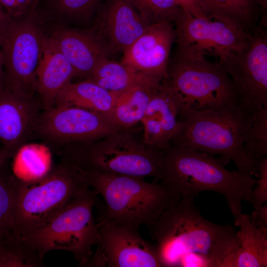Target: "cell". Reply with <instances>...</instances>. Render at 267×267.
I'll return each instance as SVG.
<instances>
[{"label": "cell", "instance_id": "obj_1", "mask_svg": "<svg viewBox=\"0 0 267 267\" xmlns=\"http://www.w3.org/2000/svg\"><path fill=\"white\" fill-rule=\"evenodd\" d=\"M194 198L174 201L147 226L162 267H220L233 246L235 227L206 219Z\"/></svg>", "mask_w": 267, "mask_h": 267}, {"label": "cell", "instance_id": "obj_2", "mask_svg": "<svg viewBox=\"0 0 267 267\" xmlns=\"http://www.w3.org/2000/svg\"><path fill=\"white\" fill-rule=\"evenodd\" d=\"M224 161L190 148L170 145L164 151L158 179L180 197H195L205 191L222 195L234 218L257 182L253 176L224 168Z\"/></svg>", "mask_w": 267, "mask_h": 267}, {"label": "cell", "instance_id": "obj_3", "mask_svg": "<svg viewBox=\"0 0 267 267\" xmlns=\"http://www.w3.org/2000/svg\"><path fill=\"white\" fill-rule=\"evenodd\" d=\"M253 115L239 104L224 105L180 114V127L170 145L184 147L232 161L237 170L258 177V162L248 155L244 141Z\"/></svg>", "mask_w": 267, "mask_h": 267}, {"label": "cell", "instance_id": "obj_4", "mask_svg": "<svg viewBox=\"0 0 267 267\" xmlns=\"http://www.w3.org/2000/svg\"><path fill=\"white\" fill-rule=\"evenodd\" d=\"M76 167L84 182L104 200L107 209L102 218L114 223L136 229L148 226L181 198L160 182Z\"/></svg>", "mask_w": 267, "mask_h": 267}, {"label": "cell", "instance_id": "obj_5", "mask_svg": "<svg viewBox=\"0 0 267 267\" xmlns=\"http://www.w3.org/2000/svg\"><path fill=\"white\" fill-rule=\"evenodd\" d=\"M164 151L121 130L94 141L61 146L59 153L61 160L80 168L159 179Z\"/></svg>", "mask_w": 267, "mask_h": 267}, {"label": "cell", "instance_id": "obj_6", "mask_svg": "<svg viewBox=\"0 0 267 267\" xmlns=\"http://www.w3.org/2000/svg\"><path fill=\"white\" fill-rule=\"evenodd\" d=\"M96 194L89 187L50 221L21 238L42 258L52 250L66 251L84 267L98 240L97 224L92 213Z\"/></svg>", "mask_w": 267, "mask_h": 267}, {"label": "cell", "instance_id": "obj_7", "mask_svg": "<svg viewBox=\"0 0 267 267\" xmlns=\"http://www.w3.org/2000/svg\"><path fill=\"white\" fill-rule=\"evenodd\" d=\"M88 187L77 167L63 160L40 180L23 181L13 210V231L22 236L44 225Z\"/></svg>", "mask_w": 267, "mask_h": 267}, {"label": "cell", "instance_id": "obj_8", "mask_svg": "<svg viewBox=\"0 0 267 267\" xmlns=\"http://www.w3.org/2000/svg\"><path fill=\"white\" fill-rule=\"evenodd\" d=\"M165 81L176 95L180 114L187 110L239 104L228 74L219 62L210 61L204 56L175 52L170 59Z\"/></svg>", "mask_w": 267, "mask_h": 267}, {"label": "cell", "instance_id": "obj_9", "mask_svg": "<svg viewBox=\"0 0 267 267\" xmlns=\"http://www.w3.org/2000/svg\"><path fill=\"white\" fill-rule=\"evenodd\" d=\"M38 5L39 2L24 14L11 17L1 38L4 88L31 96L37 93V71L47 36Z\"/></svg>", "mask_w": 267, "mask_h": 267}, {"label": "cell", "instance_id": "obj_10", "mask_svg": "<svg viewBox=\"0 0 267 267\" xmlns=\"http://www.w3.org/2000/svg\"><path fill=\"white\" fill-rule=\"evenodd\" d=\"M230 77L239 104L251 115L267 107V32L259 24L241 49L219 59Z\"/></svg>", "mask_w": 267, "mask_h": 267}, {"label": "cell", "instance_id": "obj_11", "mask_svg": "<svg viewBox=\"0 0 267 267\" xmlns=\"http://www.w3.org/2000/svg\"><path fill=\"white\" fill-rule=\"evenodd\" d=\"M174 24L175 52L219 59L245 46L250 32L221 20L194 17L184 10Z\"/></svg>", "mask_w": 267, "mask_h": 267}, {"label": "cell", "instance_id": "obj_12", "mask_svg": "<svg viewBox=\"0 0 267 267\" xmlns=\"http://www.w3.org/2000/svg\"><path fill=\"white\" fill-rule=\"evenodd\" d=\"M121 130L99 113L74 106L55 105L41 113L36 135L61 146L94 141Z\"/></svg>", "mask_w": 267, "mask_h": 267}, {"label": "cell", "instance_id": "obj_13", "mask_svg": "<svg viewBox=\"0 0 267 267\" xmlns=\"http://www.w3.org/2000/svg\"><path fill=\"white\" fill-rule=\"evenodd\" d=\"M97 224V248L84 267H162L154 245L138 229L103 218Z\"/></svg>", "mask_w": 267, "mask_h": 267}, {"label": "cell", "instance_id": "obj_14", "mask_svg": "<svg viewBox=\"0 0 267 267\" xmlns=\"http://www.w3.org/2000/svg\"><path fill=\"white\" fill-rule=\"evenodd\" d=\"M149 25L128 0H103L89 29L112 56L123 53Z\"/></svg>", "mask_w": 267, "mask_h": 267}, {"label": "cell", "instance_id": "obj_15", "mask_svg": "<svg viewBox=\"0 0 267 267\" xmlns=\"http://www.w3.org/2000/svg\"><path fill=\"white\" fill-rule=\"evenodd\" d=\"M175 40L173 22L151 24L123 52L120 62L136 72L166 80Z\"/></svg>", "mask_w": 267, "mask_h": 267}, {"label": "cell", "instance_id": "obj_16", "mask_svg": "<svg viewBox=\"0 0 267 267\" xmlns=\"http://www.w3.org/2000/svg\"><path fill=\"white\" fill-rule=\"evenodd\" d=\"M35 96L0 89V141L12 154L36 134L41 115Z\"/></svg>", "mask_w": 267, "mask_h": 267}, {"label": "cell", "instance_id": "obj_17", "mask_svg": "<svg viewBox=\"0 0 267 267\" xmlns=\"http://www.w3.org/2000/svg\"><path fill=\"white\" fill-rule=\"evenodd\" d=\"M45 29L74 68L76 77L87 78L101 60L112 56L89 28L54 26Z\"/></svg>", "mask_w": 267, "mask_h": 267}, {"label": "cell", "instance_id": "obj_18", "mask_svg": "<svg viewBox=\"0 0 267 267\" xmlns=\"http://www.w3.org/2000/svg\"><path fill=\"white\" fill-rule=\"evenodd\" d=\"M180 106L174 90L163 81L155 89L141 121L142 140L165 150L180 127Z\"/></svg>", "mask_w": 267, "mask_h": 267}, {"label": "cell", "instance_id": "obj_19", "mask_svg": "<svg viewBox=\"0 0 267 267\" xmlns=\"http://www.w3.org/2000/svg\"><path fill=\"white\" fill-rule=\"evenodd\" d=\"M75 77L74 68L47 34L37 74V93L45 109L55 105L59 94Z\"/></svg>", "mask_w": 267, "mask_h": 267}, {"label": "cell", "instance_id": "obj_20", "mask_svg": "<svg viewBox=\"0 0 267 267\" xmlns=\"http://www.w3.org/2000/svg\"><path fill=\"white\" fill-rule=\"evenodd\" d=\"M234 224L239 230L220 267H267V237L251 222L247 214L238 215Z\"/></svg>", "mask_w": 267, "mask_h": 267}, {"label": "cell", "instance_id": "obj_21", "mask_svg": "<svg viewBox=\"0 0 267 267\" xmlns=\"http://www.w3.org/2000/svg\"><path fill=\"white\" fill-rule=\"evenodd\" d=\"M103 0H39L38 13L44 28H89Z\"/></svg>", "mask_w": 267, "mask_h": 267}, {"label": "cell", "instance_id": "obj_22", "mask_svg": "<svg viewBox=\"0 0 267 267\" xmlns=\"http://www.w3.org/2000/svg\"><path fill=\"white\" fill-rule=\"evenodd\" d=\"M208 18L221 20L250 32L261 11L255 0H196Z\"/></svg>", "mask_w": 267, "mask_h": 267}, {"label": "cell", "instance_id": "obj_23", "mask_svg": "<svg viewBox=\"0 0 267 267\" xmlns=\"http://www.w3.org/2000/svg\"><path fill=\"white\" fill-rule=\"evenodd\" d=\"M117 94L86 79L69 84L59 94L54 105L79 107L99 113L110 119Z\"/></svg>", "mask_w": 267, "mask_h": 267}, {"label": "cell", "instance_id": "obj_24", "mask_svg": "<svg viewBox=\"0 0 267 267\" xmlns=\"http://www.w3.org/2000/svg\"><path fill=\"white\" fill-rule=\"evenodd\" d=\"M162 82L134 86L118 93L111 120L123 130L140 122L155 89Z\"/></svg>", "mask_w": 267, "mask_h": 267}, {"label": "cell", "instance_id": "obj_25", "mask_svg": "<svg viewBox=\"0 0 267 267\" xmlns=\"http://www.w3.org/2000/svg\"><path fill=\"white\" fill-rule=\"evenodd\" d=\"M86 79L115 93L122 92L134 86L164 81L159 78L136 72L110 58L101 60Z\"/></svg>", "mask_w": 267, "mask_h": 267}, {"label": "cell", "instance_id": "obj_26", "mask_svg": "<svg viewBox=\"0 0 267 267\" xmlns=\"http://www.w3.org/2000/svg\"><path fill=\"white\" fill-rule=\"evenodd\" d=\"M12 158L13 174L26 182L40 180L52 168L51 151L43 143H26L17 150Z\"/></svg>", "mask_w": 267, "mask_h": 267}, {"label": "cell", "instance_id": "obj_27", "mask_svg": "<svg viewBox=\"0 0 267 267\" xmlns=\"http://www.w3.org/2000/svg\"><path fill=\"white\" fill-rule=\"evenodd\" d=\"M43 258L34 252L14 232L0 238V267L44 266Z\"/></svg>", "mask_w": 267, "mask_h": 267}, {"label": "cell", "instance_id": "obj_28", "mask_svg": "<svg viewBox=\"0 0 267 267\" xmlns=\"http://www.w3.org/2000/svg\"><path fill=\"white\" fill-rule=\"evenodd\" d=\"M6 163L0 169V238L9 236L13 230V213L23 181L7 170Z\"/></svg>", "mask_w": 267, "mask_h": 267}, {"label": "cell", "instance_id": "obj_29", "mask_svg": "<svg viewBox=\"0 0 267 267\" xmlns=\"http://www.w3.org/2000/svg\"><path fill=\"white\" fill-rule=\"evenodd\" d=\"M149 24L160 21L173 22L183 8L176 0H128Z\"/></svg>", "mask_w": 267, "mask_h": 267}, {"label": "cell", "instance_id": "obj_30", "mask_svg": "<svg viewBox=\"0 0 267 267\" xmlns=\"http://www.w3.org/2000/svg\"><path fill=\"white\" fill-rule=\"evenodd\" d=\"M243 146L246 153L257 162L267 157V107L253 115Z\"/></svg>", "mask_w": 267, "mask_h": 267}, {"label": "cell", "instance_id": "obj_31", "mask_svg": "<svg viewBox=\"0 0 267 267\" xmlns=\"http://www.w3.org/2000/svg\"><path fill=\"white\" fill-rule=\"evenodd\" d=\"M258 171L259 179L244 200L253 207L261 206L267 201V157L258 161Z\"/></svg>", "mask_w": 267, "mask_h": 267}, {"label": "cell", "instance_id": "obj_32", "mask_svg": "<svg viewBox=\"0 0 267 267\" xmlns=\"http://www.w3.org/2000/svg\"><path fill=\"white\" fill-rule=\"evenodd\" d=\"M39 0H0V5L11 17L21 16L28 12Z\"/></svg>", "mask_w": 267, "mask_h": 267}, {"label": "cell", "instance_id": "obj_33", "mask_svg": "<svg viewBox=\"0 0 267 267\" xmlns=\"http://www.w3.org/2000/svg\"><path fill=\"white\" fill-rule=\"evenodd\" d=\"M254 211L250 216L251 222L267 237V204L253 207Z\"/></svg>", "mask_w": 267, "mask_h": 267}, {"label": "cell", "instance_id": "obj_34", "mask_svg": "<svg viewBox=\"0 0 267 267\" xmlns=\"http://www.w3.org/2000/svg\"><path fill=\"white\" fill-rule=\"evenodd\" d=\"M184 10L190 13L193 16L208 18L200 7L196 0H176Z\"/></svg>", "mask_w": 267, "mask_h": 267}, {"label": "cell", "instance_id": "obj_35", "mask_svg": "<svg viewBox=\"0 0 267 267\" xmlns=\"http://www.w3.org/2000/svg\"><path fill=\"white\" fill-rule=\"evenodd\" d=\"M11 19L9 16L0 5V35H1L7 27Z\"/></svg>", "mask_w": 267, "mask_h": 267}, {"label": "cell", "instance_id": "obj_36", "mask_svg": "<svg viewBox=\"0 0 267 267\" xmlns=\"http://www.w3.org/2000/svg\"><path fill=\"white\" fill-rule=\"evenodd\" d=\"M258 4L261 11L260 23L267 24V0H255Z\"/></svg>", "mask_w": 267, "mask_h": 267}, {"label": "cell", "instance_id": "obj_37", "mask_svg": "<svg viewBox=\"0 0 267 267\" xmlns=\"http://www.w3.org/2000/svg\"><path fill=\"white\" fill-rule=\"evenodd\" d=\"M1 35H0V89L4 88L5 82L3 60L1 48Z\"/></svg>", "mask_w": 267, "mask_h": 267}, {"label": "cell", "instance_id": "obj_38", "mask_svg": "<svg viewBox=\"0 0 267 267\" xmlns=\"http://www.w3.org/2000/svg\"><path fill=\"white\" fill-rule=\"evenodd\" d=\"M13 155L5 149L2 148L0 149V169L8 161L12 158Z\"/></svg>", "mask_w": 267, "mask_h": 267}]
</instances>
